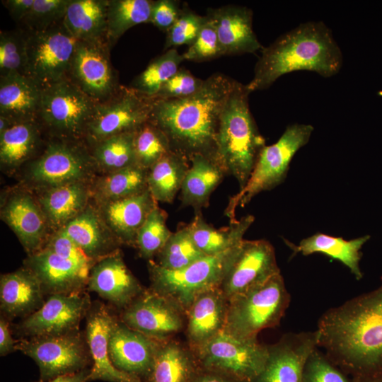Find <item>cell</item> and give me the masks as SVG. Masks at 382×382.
I'll use <instances>...</instances> for the list:
<instances>
[{
  "instance_id": "ee69618b",
  "label": "cell",
  "mask_w": 382,
  "mask_h": 382,
  "mask_svg": "<svg viewBox=\"0 0 382 382\" xmlns=\"http://www.w3.org/2000/svg\"><path fill=\"white\" fill-rule=\"evenodd\" d=\"M134 149L137 165L145 170L171 151L165 134L150 121L135 132Z\"/></svg>"
},
{
  "instance_id": "d6986e66",
  "label": "cell",
  "mask_w": 382,
  "mask_h": 382,
  "mask_svg": "<svg viewBox=\"0 0 382 382\" xmlns=\"http://www.w3.org/2000/svg\"><path fill=\"white\" fill-rule=\"evenodd\" d=\"M112 308L100 301L91 303L86 316L85 334L93 361L88 381L144 382L139 377L116 369L108 354L109 337L118 318Z\"/></svg>"
},
{
  "instance_id": "2e32d148",
  "label": "cell",
  "mask_w": 382,
  "mask_h": 382,
  "mask_svg": "<svg viewBox=\"0 0 382 382\" xmlns=\"http://www.w3.org/2000/svg\"><path fill=\"white\" fill-rule=\"evenodd\" d=\"M87 292L48 296L37 311L13 326L21 338L56 336L79 330L91 306Z\"/></svg>"
},
{
  "instance_id": "f5cc1de1",
  "label": "cell",
  "mask_w": 382,
  "mask_h": 382,
  "mask_svg": "<svg viewBox=\"0 0 382 382\" xmlns=\"http://www.w3.org/2000/svg\"><path fill=\"white\" fill-rule=\"evenodd\" d=\"M181 12L182 8H180L177 1H154L150 23L160 30L167 32L178 20Z\"/></svg>"
},
{
  "instance_id": "11a10c76",
  "label": "cell",
  "mask_w": 382,
  "mask_h": 382,
  "mask_svg": "<svg viewBox=\"0 0 382 382\" xmlns=\"http://www.w3.org/2000/svg\"><path fill=\"white\" fill-rule=\"evenodd\" d=\"M34 0H4L2 4L16 21L22 22L29 13Z\"/></svg>"
},
{
  "instance_id": "277c9868",
  "label": "cell",
  "mask_w": 382,
  "mask_h": 382,
  "mask_svg": "<svg viewBox=\"0 0 382 382\" xmlns=\"http://www.w3.org/2000/svg\"><path fill=\"white\" fill-rule=\"evenodd\" d=\"M250 93L246 85L236 81L220 116L214 156L226 174L236 178L240 189L266 146L250 110Z\"/></svg>"
},
{
  "instance_id": "ffe728a7",
  "label": "cell",
  "mask_w": 382,
  "mask_h": 382,
  "mask_svg": "<svg viewBox=\"0 0 382 382\" xmlns=\"http://www.w3.org/2000/svg\"><path fill=\"white\" fill-rule=\"evenodd\" d=\"M23 266L37 277L45 296L85 292L93 267L62 257L45 248L28 255Z\"/></svg>"
},
{
  "instance_id": "6da1fadb",
  "label": "cell",
  "mask_w": 382,
  "mask_h": 382,
  "mask_svg": "<svg viewBox=\"0 0 382 382\" xmlns=\"http://www.w3.org/2000/svg\"><path fill=\"white\" fill-rule=\"evenodd\" d=\"M318 348L353 382H382V286L323 314Z\"/></svg>"
},
{
  "instance_id": "b9f144b4",
  "label": "cell",
  "mask_w": 382,
  "mask_h": 382,
  "mask_svg": "<svg viewBox=\"0 0 382 382\" xmlns=\"http://www.w3.org/2000/svg\"><path fill=\"white\" fill-rule=\"evenodd\" d=\"M205 255L196 245L185 226L172 233L156 255L157 262H155L166 270H178L192 264Z\"/></svg>"
},
{
  "instance_id": "db71d44e",
  "label": "cell",
  "mask_w": 382,
  "mask_h": 382,
  "mask_svg": "<svg viewBox=\"0 0 382 382\" xmlns=\"http://www.w3.org/2000/svg\"><path fill=\"white\" fill-rule=\"evenodd\" d=\"M17 340H14L12 335L9 320L1 315L0 318V355L4 357L16 351Z\"/></svg>"
},
{
  "instance_id": "30bf717a",
  "label": "cell",
  "mask_w": 382,
  "mask_h": 382,
  "mask_svg": "<svg viewBox=\"0 0 382 382\" xmlns=\"http://www.w3.org/2000/svg\"><path fill=\"white\" fill-rule=\"evenodd\" d=\"M193 352L207 369L241 382H252L265 364L268 347L257 338H241L222 330Z\"/></svg>"
},
{
  "instance_id": "7402d4cb",
  "label": "cell",
  "mask_w": 382,
  "mask_h": 382,
  "mask_svg": "<svg viewBox=\"0 0 382 382\" xmlns=\"http://www.w3.org/2000/svg\"><path fill=\"white\" fill-rule=\"evenodd\" d=\"M86 290L97 293L111 308L120 312L145 288L128 269L119 250L93 265Z\"/></svg>"
},
{
  "instance_id": "8d00e7d4",
  "label": "cell",
  "mask_w": 382,
  "mask_h": 382,
  "mask_svg": "<svg viewBox=\"0 0 382 382\" xmlns=\"http://www.w3.org/2000/svg\"><path fill=\"white\" fill-rule=\"evenodd\" d=\"M147 170L137 165L98 175L91 183V200L98 204L140 193L148 188Z\"/></svg>"
},
{
  "instance_id": "8992f818",
  "label": "cell",
  "mask_w": 382,
  "mask_h": 382,
  "mask_svg": "<svg viewBox=\"0 0 382 382\" xmlns=\"http://www.w3.org/2000/svg\"><path fill=\"white\" fill-rule=\"evenodd\" d=\"M289 301L284 279L278 273L228 301L223 330L241 338H257L262 330L279 325Z\"/></svg>"
},
{
  "instance_id": "4fadbf2b",
  "label": "cell",
  "mask_w": 382,
  "mask_h": 382,
  "mask_svg": "<svg viewBox=\"0 0 382 382\" xmlns=\"http://www.w3.org/2000/svg\"><path fill=\"white\" fill-rule=\"evenodd\" d=\"M79 41L63 21L41 32H27L28 76L42 87L66 78Z\"/></svg>"
},
{
  "instance_id": "6f0895ef",
  "label": "cell",
  "mask_w": 382,
  "mask_h": 382,
  "mask_svg": "<svg viewBox=\"0 0 382 382\" xmlns=\"http://www.w3.org/2000/svg\"><path fill=\"white\" fill-rule=\"evenodd\" d=\"M90 371L91 369L86 368L78 372L58 376L47 382H86L88 381Z\"/></svg>"
},
{
  "instance_id": "680465c9",
  "label": "cell",
  "mask_w": 382,
  "mask_h": 382,
  "mask_svg": "<svg viewBox=\"0 0 382 382\" xmlns=\"http://www.w3.org/2000/svg\"><path fill=\"white\" fill-rule=\"evenodd\" d=\"M13 124L8 118L0 115V134L7 130Z\"/></svg>"
},
{
  "instance_id": "603a6c76",
  "label": "cell",
  "mask_w": 382,
  "mask_h": 382,
  "mask_svg": "<svg viewBox=\"0 0 382 382\" xmlns=\"http://www.w3.org/2000/svg\"><path fill=\"white\" fill-rule=\"evenodd\" d=\"M161 342L129 328L118 316L109 337V357L120 371L148 378Z\"/></svg>"
},
{
  "instance_id": "f35d334b",
  "label": "cell",
  "mask_w": 382,
  "mask_h": 382,
  "mask_svg": "<svg viewBox=\"0 0 382 382\" xmlns=\"http://www.w3.org/2000/svg\"><path fill=\"white\" fill-rule=\"evenodd\" d=\"M134 133L115 135L89 148L98 175L113 173L137 165Z\"/></svg>"
},
{
  "instance_id": "f1b7e54d",
  "label": "cell",
  "mask_w": 382,
  "mask_h": 382,
  "mask_svg": "<svg viewBox=\"0 0 382 382\" xmlns=\"http://www.w3.org/2000/svg\"><path fill=\"white\" fill-rule=\"evenodd\" d=\"M44 132L35 120L13 124L0 134V165L1 170L12 175L35 158L45 143Z\"/></svg>"
},
{
  "instance_id": "816d5d0a",
  "label": "cell",
  "mask_w": 382,
  "mask_h": 382,
  "mask_svg": "<svg viewBox=\"0 0 382 382\" xmlns=\"http://www.w3.org/2000/svg\"><path fill=\"white\" fill-rule=\"evenodd\" d=\"M42 248L76 262L93 266L96 262L90 259L82 249L62 230L52 232Z\"/></svg>"
},
{
  "instance_id": "f907efd6",
  "label": "cell",
  "mask_w": 382,
  "mask_h": 382,
  "mask_svg": "<svg viewBox=\"0 0 382 382\" xmlns=\"http://www.w3.org/2000/svg\"><path fill=\"white\" fill-rule=\"evenodd\" d=\"M204 80L192 75L188 70L180 68L161 88L154 99H177L189 97L197 93Z\"/></svg>"
},
{
  "instance_id": "4dcf8cb0",
  "label": "cell",
  "mask_w": 382,
  "mask_h": 382,
  "mask_svg": "<svg viewBox=\"0 0 382 382\" xmlns=\"http://www.w3.org/2000/svg\"><path fill=\"white\" fill-rule=\"evenodd\" d=\"M42 88L28 76L0 77V115L13 123L37 120Z\"/></svg>"
},
{
  "instance_id": "f546056e",
  "label": "cell",
  "mask_w": 382,
  "mask_h": 382,
  "mask_svg": "<svg viewBox=\"0 0 382 382\" xmlns=\"http://www.w3.org/2000/svg\"><path fill=\"white\" fill-rule=\"evenodd\" d=\"M91 183H69L35 194L52 233L62 228L86 207L91 199Z\"/></svg>"
},
{
  "instance_id": "ba28073f",
  "label": "cell",
  "mask_w": 382,
  "mask_h": 382,
  "mask_svg": "<svg viewBox=\"0 0 382 382\" xmlns=\"http://www.w3.org/2000/svg\"><path fill=\"white\" fill-rule=\"evenodd\" d=\"M313 130L311 125H290L277 142L262 149L246 185L229 199L224 215L230 223L237 221L238 207H243L256 195L270 190L284 180L292 158L308 142Z\"/></svg>"
},
{
  "instance_id": "f6af8a7d",
  "label": "cell",
  "mask_w": 382,
  "mask_h": 382,
  "mask_svg": "<svg viewBox=\"0 0 382 382\" xmlns=\"http://www.w3.org/2000/svg\"><path fill=\"white\" fill-rule=\"evenodd\" d=\"M27 32L23 30L0 33V77L11 74L28 76Z\"/></svg>"
},
{
  "instance_id": "1f68e13d",
  "label": "cell",
  "mask_w": 382,
  "mask_h": 382,
  "mask_svg": "<svg viewBox=\"0 0 382 382\" xmlns=\"http://www.w3.org/2000/svg\"><path fill=\"white\" fill-rule=\"evenodd\" d=\"M368 235L352 239L345 240L342 237H334L322 233H317L301 241L299 245L286 241V245L293 251V254L301 253L308 255L313 253H322L332 259L337 260L345 265L358 280L363 274L359 267L361 257V249L369 239Z\"/></svg>"
},
{
  "instance_id": "d6a6232c",
  "label": "cell",
  "mask_w": 382,
  "mask_h": 382,
  "mask_svg": "<svg viewBox=\"0 0 382 382\" xmlns=\"http://www.w3.org/2000/svg\"><path fill=\"white\" fill-rule=\"evenodd\" d=\"M190 163L180 188V199L183 206H190L198 212L208 206L211 194L226 174L212 158L204 155H195Z\"/></svg>"
},
{
  "instance_id": "ac0fdd59",
  "label": "cell",
  "mask_w": 382,
  "mask_h": 382,
  "mask_svg": "<svg viewBox=\"0 0 382 382\" xmlns=\"http://www.w3.org/2000/svg\"><path fill=\"white\" fill-rule=\"evenodd\" d=\"M280 273L275 251L266 240H243L219 289L229 301Z\"/></svg>"
},
{
  "instance_id": "d4e9b609",
  "label": "cell",
  "mask_w": 382,
  "mask_h": 382,
  "mask_svg": "<svg viewBox=\"0 0 382 382\" xmlns=\"http://www.w3.org/2000/svg\"><path fill=\"white\" fill-rule=\"evenodd\" d=\"M93 203L104 222L120 243L134 248L139 228L157 205V202L148 188L130 197Z\"/></svg>"
},
{
  "instance_id": "d590c367",
  "label": "cell",
  "mask_w": 382,
  "mask_h": 382,
  "mask_svg": "<svg viewBox=\"0 0 382 382\" xmlns=\"http://www.w3.org/2000/svg\"><path fill=\"white\" fill-rule=\"evenodd\" d=\"M255 218L247 215L228 227L216 229L206 223L201 212H195V216L187 226L190 233L199 249L206 255L223 253L240 243L243 236Z\"/></svg>"
},
{
  "instance_id": "83f0119b",
  "label": "cell",
  "mask_w": 382,
  "mask_h": 382,
  "mask_svg": "<svg viewBox=\"0 0 382 382\" xmlns=\"http://www.w3.org/2000/svg\"><path fill=\"white\" fill-rule=\"evenodd\" d=\"M61 230L96 262L120 250L122 245L105 224L91 199Z\"/></svg>"
},
{
  "instance_id": "c3c4849f",
  "label": "cell",
  "mask_w": 382,
  "mask_h": 382,
  "mask_svg": "<svg viewBox=\"0 0 382 382\" xmlns=\"http://www.w3.org/2000/svg\"><path fill=\"white\" fill-rule=\"evenodd\" d=\"M195 40L183 54L185 60L202 62L222 55L216 28L207 16Z\"/></svg>"
},
{
  "instance_id": "9a60e30c",
  "label": "cell",
  "mask_w": 382,
  "mask_h": 382,
  "mask_svg": "<svg viewBox=\"0 0 382 382\" xmlns=\"http://www.w3.org/2000/svg\"><path fill=\"white\" fill-rule=\"evenodd\" d=\"M118 316L129 328L160 341L172 339L186 324L183 308L150 288L145 289Z\"/></svg>"
},
{
  "instance_id": "7dc6e473",
  "label": "cell",
  "mask_w": 382,
  "mask_h": 382,
  "mask_svg": "<svg viewBox=\"0 0 382 382\" xmlns=\"http://www.w3.org/2000/svg\"><path fill=\"white\" fill-rule=\"evenodd\" d=\"M205 20V16H199L188 7L182 8L179 18L166 32L163 50L167 51L183 45L190 46L197 38Z\"/></svg>"
},
{
  "instance_id": "44dd1931",
  "label": "cell",
  "mask_w": 382,
  "mask_h": 382,
  "mask_svg": "<svg viewBox=\"0 0 382 382\" xmlns=\"http://www.w3.org/2000/svg\"><path fill=\"white\" fill-rule=\"evenodd\" d=\"M267 347L265 364L252 382H302L306 362L318 347L316 334L288 333Z\"/></svg>"
},
{
  "instance_id": "e0dca14e",
  "label": "cell",
  "mask_w": 382,
  "mask_h": 382,
  "mask_svg": "<svg viewBox=\"0 0 382 382\" xmlns=\"http://www.w3.org/2000/svg\"><path fill=\"white\" fill-rule=\"evenodd\" d=\"M0 215L28 255L40 250L52 233L36 196L20 185L1 194Z\"/></svg>"
},
{
  "instance_id": "5bb4252c",
  "label": "cell",
  "mask_w": 382,
  "mask_h": 382,
  "mask_svg": "<svg viewBox=\"0 0 382 382\" xmlns=\"http://www.w3.org/2000/svg\"><path fill=\"white\" fill-rule=\"evenodd\" d=\"M110 48L107 40H79L66 76L98 103L110 98L121 86L111 63Z\"/></svg>"
},
{
  "instance_id": "5b68a950",
  "label": "cell",
  "mask_w": 382,
  "mask_h": 382,
  "mask_svg": "<svg viewBox=\"0 0 382 382\" xmlns=\"http://www.w3.org/2000/svg\"><path fill=\"white\" fill-rule=\"evenodd\" d=\"M18 185L34 194L79 182H92L98 172L83 141L50 139L41 152L23 166Z\"/></svg>"
},
{
  "instance_id": "74e56055",
  "label": "cell",
  "mask_w": 382,
  "mask_h": 382,
  "mask_svg": "<svg viewBox=\"0 0 382 382\" xmlns=\"http://www.w3.org/2000/svg\"><path fill=\"white\" fill-rule=\"evenodd\" d=\"M190 161L172 151L147 170V187L156 202H173L180 190Z\"/></svg>"
},
{
  "instance_id": "52a82bcc",
  "label": "cell",
  "mask_w": 382,
  "mask_h": 382,
  "mask_svg": "<svg viewBox=\"0 0 382 382\" xmlns=\"http://www.w3.org/2000/svg\"><path fill=\"white\" fill-rule=\"evenodd\" d=\"M240 243L223 253L205 255L178 270H166L154 261L149 260V288L175 301L185 313L199 294L219 287Z\"/></svg>"
},
{
  "instance_id": "e575fe53",
  "label": "cell",
  "mask_w": 382,
  "mask_h": 382,
  "mask_svg": "<svg viewBox=\"0 0 382 382\" xmlns=\"http://www.w3.org/2000/svg\"><path fill=\"white\" fill-rule=\"evenodd\" d=\"M198 362L193 350L172 339L162 341L148 382H189Z\"/></svg>"
},
{
  "instance_id": "9c48e42d",
  "label": "cell",
  "mask_w": 382,
  "mask_h": 382,
  "mask_svg": "<svg viewBox=\"0 0 382 382\" xmlns=\"http://www.w3.org/2000/svg\"><path fill=\"white\" fill-rule=\"evenodd\" d=\"M97 103L66 77L43 87L37 120L51 139L83 141Z\"/></svg>"
},
{
  "instance_id": "bcb514c9",
  "label": "cell",
  "mask_w": 382,
  "mask_h": 382,
  "mask_svg": "<svg viewBox=\"0 0 382 382\" xmlns=\"http://www.w3.org/2000/svg\"><path fill=\"white\" fill-rule=\"evenodd\" d=\"M69 0H34L22 23L28 33L45 30L63 21Z\"/></svg>"
},
{
  "instance_id": "7bdbcfd3",
  "label": "cell",
  "mask_w": 382,
  "mask_h": 382,
  "mask_svg": "<svg viewBox=\"0 0 382 382\" xmlns=\"http://www.w3.org/2000/svg\"><path fill=\"white\" fill-rule=\"evenodd\" d=\"M166 212L157 204L137 233L135 248L148 261L156 257L173 233L166 226Z\"/></svg>"
},
{
  "instance_id": "ab89813d",
  "label": "cell",
  "mask_w": 382,
  "mask_h": 382,
  "mask_svg": "<svg viewBox=\"0 0 382 382\" xmlns=\"http://www.w3.org/2000/svg\"><path fill=\"white\" fill-rule=\"evenodd\" d=\"M151 0H109L107 40L112 47L129 28L151 21Z\"/></svg>"
},
{
  "instance_id": "681fc988",
  "label": "cell",
  "mask_w": 382,
  "mask_h": 382,
  "mask_svg": "<svg viewBox=\"0 0 382 382\" xmlns=\"http://www.w3.org/2000/svg\"><path fill=\"white\" fill-rule=\"evenodd\" d=\"M302 382H353L317 347L308 358Z\"/></svg>"
},
{
  "instance_id": "484cf974",
  "label": "cell",
  "mask_w": 382,
  "mask_h": 382,
  "mask_svg": "<svg viewBox=\"0 0 382 382\" xmlns=\"http://www.w3.org/2000/svg\"><path fill=\"white\" fill-rule=\"evenodd\" d=\"M228 303L219 287L206 290L193 300L185 312V334L192 350L224 330Z\"/></svg>"
},
{
  "instance_id": "836d02e7",
  "label": "cell",
  "mask_w": 382,
  "mask_h": 382,
  "mask_svg": "<svg viewBox=\"0 0 382 382\" xmlns=\"http://www.w3.org/2000/svg\"><path fill=\"white\" fill-rule=\"evenodd\" d=\"M108 1L69 0L64 25L79 40H107Z\"/></svg>"
},
{
  "instance_id": "7a4b0ae2",
  "label": "cell",
  "mask_w": 382,
  "mask_h": 382,
  "mask_svg": "<svg viewBox=\"0 0 382 382\" xmlns=\"http://www.w3.org/2000/svg\"><path fill=\"white\" fill-rule=\"evenodd\" d=\"M235 82L216 73L189 97L152 98L149 121L165 134L172 151L189 161L199 154L214 159L220 116Z\"/></svg>"
},
{
  "instance_id": "cb8c5ba5",
  "label": "cell",
  "mask_w": 382,
  "mask_h": 382,
  "mask_svg": "<svg viewBox=\"0 0 382 382\" xmlns=\"http://www.w3.org/2000/svg\"><path fill=\"white\" fill-rule=\"evenodd\" d=\"M222 55L254 53L262 48L253 29V11L248 7L227 5L209 8Z\"/></svg>"
},
{
  "instance_id": "7c38bea8",
  "label": "cell",
  "mask_w": 382,
  "mask_h": 382,
  "mask_svg": "<svg viewBox=\"0 0 382 382\" xmlns=\"http://www.w3.org/2000/svg\"><path fill=\"white\" fill-rule=\"evenodd\" d=\"M152 107V98L121 86L110 98L96 104L84 143L90 148L110 137L135 132L149 121Z\"/></svg>"
},
{
  "instance_id": "4316f807",
  "label": "cell",
  "mask_w": 382,
  "mask_h": 382,
  "mask_svg": "<svg viewBox=\"0 0 382 382\" xmlns=\"http://www.w3.org/2000/svg\"><path fill=\"white\" fill-rule=\"evenodd\" d=\"M40 283L29 269L23 266L0 277V308L8 320L22 319L39 310L45 303Z\"/></svg>"
},
{
  "instance_id": "9f6ffc18",
  "label": "cell",
  "mask_w": 382,
  "mask_h": 382,
  "mask_svg": "<svg viewBox=\"0 0 382 382\" xmlns=\"http://www.w3.org/2000/svg\"><path fill=\"white\" fill-rule=\"evenodd\" d=\"M189 382H241L226 374L218 371L209 370L206 374L197 377H192Z\"/></svg>"
},
{
  "instance_id": "8fae6325",
  "label": "cell",
  "mask_w": 382,
  "mask_h": 382,
  "mask_svg": "<svg viewBox=\"0 0 382 382\" xmlns=\"http://www.w3.org/2000/svg\"><path fill=\"white\" fill-rule=\"evenodd\" d=\"M16 350L35 361L43 382L86 369L92 360L85 331L79 330L61 335L21 338Z\"/></svg>"
},
{
  "instance_id": "3957f363",
  "label": "cell",
  "mask_w": 382,
  "mask_h": 382,
  "mask_svg": "<svg viewBox=\"0 0 382 382\" xmlns=\"http://www.w3.org/2000/svg\"><path fill=\"white\" fill-rule=\"evenodd\" d=\"M342 62V51L328 26L320 21H308L262 49L246 86L250 93L265 90L280 76L302 70L330 77L340 72Z\"/></svg>"
},
{
  "instance_id": "60d3db41",
  "label": "cell",
  "mask_w": 382,
  "mask_h": 382,
  "mask_svg": "<svg viewBox=\"0 0 382 382\" xmlns=\"http://www.w3.org/2000/svg\"><path fill=\"white\" fill-rule=\"evenodd\" d=\"M183 54L175 48L170 49L150 62L146 68L137 76L130 88L141 95L153 98L162 86L180 69Z\"/></svg>"
}]
</instances>
